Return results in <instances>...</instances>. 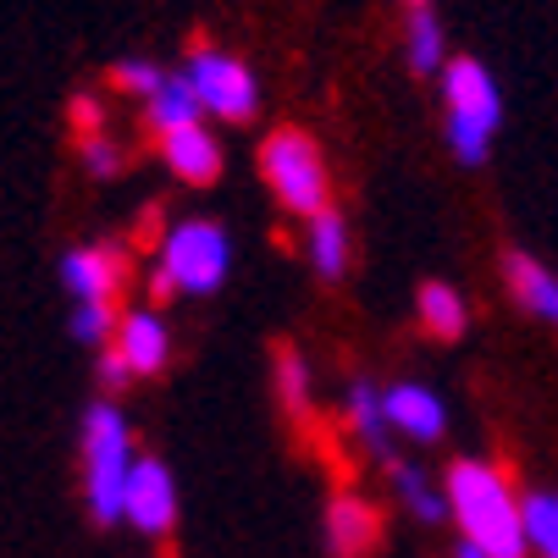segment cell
I'll return each mask as SVG.
<instances>
[{"mask_svg":"<svg viewBox=\"0 0 558 558\" xmlns=\"http://www.w3.org/2000/svg\"><path fill=\"white\" fill-rule=\"evenodd\" d=\"M392 487H398V498H404L421 520H442V514H448V493L437 498V493L426 487V475L410 470V464H398V459H392Z\"/></svg>","mask_w":558,"mask_h":558,"instance_id":"44dd1931","label":"cell"},{"mask_svg":"<svg viewBox=\"0 0 558 558\" xmlns=\"http://www.w3.org/2000/svg\"><path fill=\"white\" fill-rule=\"evenodd\" d=\"M381 410H387V426L392 432H404L415 442H437L442 437V421H448L442 398L432 387H421V381H398L392 392H381Z\"/></svg>","mask_w":558,"mask_h":558,"instance_id":"9c48e42d","label":"cell"},{"mask_svg":"<svg viewBox=\"0 0 558 558\" xmlns=\"http://www.w3.org/2000/svg\"><path fill=\"white\" fill-rule=\"evenodd\" d=\"M227 266H232V244L205 216L178 221L161 244V271L178 282V293H216L227 282Z\"/></svg>","mask_w":558,"mask_h":558,"instance_id":"5b68a950","label":"cell"},{"mask_svg":"<svg viewBox=\"0 0 558 558\" xmlns=\"http://www.w3.org/2000/svg\"><path fill=\"white\" fill-rule=\"evenodd\" d=\"M100 122H106V111H100V100H95V95H72V128H77V133L95 138V133H100Z\"/></svg>","mask_w":558,"mask_h":558,"instance_id":"cb8c5ba5","label":"cell"},{"mask_svg":"<svg viewBox=\"0 0 558 558\" xmlns=\"http://www.w3.org/2000/svg\"><path fill=\"white\" fill-rule=\"evenodd\" d=\"M111 77H117V89H128V95H144V100H149L155 89H161V77H167V72L155 66V61H144V56H122Z\"/></svg>","mask_w":558,"mask_h":558,"instance_id":"7402d4cb","label":"cell"},{"mask_svg":"<svg viewBox=\"0 0 558 558\" xmlns=\"http://www.w3.org/2000/svg\"><path fill=\"white\" fill-rule=\"evenodd\" d=\"M310 266L322 277H343V266H349V227H343L338 210H322L310 221Z\"/></svg>","mask_w":558,"mask_h":558,"instance_id":"9a60e30c","label":"cell"},{"mask_svg":"<svg viewBox=\"0 0 558 558\" xmlns=\"http://www.w3.org/2000/svg\"><path fill=\"white\" fill-rule=\"evenodd\" d=\"M260 178L271 183L277 205L293 216H322L327 210V161H322V144H315L304 128H277L260 144Z\"/></svg>","mask_w":558,"mask_h":558,"instance_id":"277c9868","label":"cell"},{"mask_svg":"<svg viewBox=\"0 0 558 558\" xmlns=\"http://www.w3.org/2000/svg\"><path fill=\"white\" fill-rule=\"evenodd\" d=\"M448 509H453L464 542H475L487 558H525L531 553L525 498H514L504 470H493L482 459H459L448 470Z\"/></svg>","mask_w":558,"mask_h":558,"instance_id":"6da1fadb","label":"cell"},{"mask_svg":"<svg viewBox=\"0 0 558 558\" xmlns=\"http://www.w3.org/2000/svg\"><path fill=\"white\" fill-rule=\"evenodd\" d=\"M111 343H117V354L133 365V376H161L167 360H172V338H167V327H161V315H155V310L122 315V327H117Z\"/></svg>","mask_w":558,"mask_h":558,"instance_id":"8fae6325","label":"cell"},{"mask_svg":"<svg viewBox=\"0 0 558 558\" xmlns=\"http://www.w3.org/2000/svg\"><path fill=\"white\" fill-rule=\"evenodd\" d=\"M122 520H133L144 536H172V525H178V487H172V475H167L161 459H133Z\"/></svg>","mask_w":558,"mask_h":558,"instance_id":"52a82bcc","label":"cell"},{"mask_svg":"<svg viewBox=\"0 0 558 558\" xmlns=\"http://www.w3.org/2000/svg\"><path fill=\"white\" fill-rule=\"evenodd\" d=\"M442 95H448V149L459 155L464 167H482V161H487V144H493V133H498V117H504L498 84L487 77L482 61L459 56V61L448 66Z\"/></svg>","mask_w":558,"mask_h":558,"instance_id":"3957f363","label":"cell"},{"mask_svg":"<svg viewBox=\"0 0 558 558\" xmlns=\"http://www.w3.org/2000/svg\"><path fill=\"white\" fill-rule=\"evenodd\" d=\"M117 327H122V322H117L111 304H77V310H72V338H84V343H106Z\"/></svg>","mask_w":558,"mask_h":558,"instance_id":"603a6c76","label":"cell"},{"mask_svg":"<svg viewBox=\"0 0 558 558\" xmlns=\"http://www.w3.org/2000/svg\"><path fill=\"white\" fill-rule=\"evenodd\" d=\"M128 475H133V448L117 404H95L84 415V493L95 525H117L128 509Z\"/></svg>","mask_w":558,"mask_h":558,"instance_id":"7a4b0ae2","label":"cell"},{"mask_svg":"<svg viewBox=\"0 0 558 558\" xmlns=\"http://www.w3.org/2000/svg\"><path fill=\"white\" fill-rule=\"evenodd\" d=\"M277 398H282V410L299 426H310V365H304V354L293 343L277 349Z\"/></svg>","mask_w":558,"mask_h":558,"instance_id":"e0dca14e","label":"cell"},{"mask_svg":"<svg viewBox=\"0 0 558 558\" xmlns=\"http://www.w3.org/2000/svg\"><path fill=\"white\" fill-rule=\"evenodd\" d=\"M376 542H381V514L365 498L338 493L332 509H327V547H332V558H365V553H376Z\"/></svg>","mask_w":558,"mask_h":558,"instance_id":"30bf717a","label":"cell"},{"mask_svg":"<svg viewBox=\"0 0 558 558\" xmlns=\"http://www.w3.org/2000/svg\"><path fill=\"white\" fill-rule=\"evenodd\" d=\"M421 327L442 343H453L464 332V299L448 288V282H426L421 288Z\"/></svg>","mask_w":558,"mask_h":558,"instance_id":"2e32d148","label":"cell"},{"mask_svg":"<svg viewBox=\"0 0 558 558\" xmlns=\"http://www.w3.org/2000/svg\"><path fill=\"white\" fill-rule=\"evenodd\" d=\"M410 7H426V0H410Z\"/></svg>","mask_w":558,"mask_h":558,"instance_id":"83f0119b","label":"cell"},{"mask_svg":"<svg viewBox=\"0 0 558 558\" xmlns=\"http://www.w3.org/2000/svg\"><path fill=\"white\" fill-rule=\"evenodd\" d=\"M525 531H531V547L542 558H558V493H531L525 498Z\"/></svg>","mask_w":558,"mask_h":558,"instance_id":"ffe728a7","label":"cell"},{"mask_svg":"<svg viewBox=\"0 0 558 558\" xmlns=\"http://www.w3.org/2000/svg\"><path fill=\"white\" fill-rule=\"evenodd\" d=\"M161 161H167L189 189H205V183H216V178H221V149H216V138H210L199 122L161 133Z\"/></svg>","mask_w":558,"mask_h":558,"instance_id":"7c38bea8","label":"cell"},{"mask_svg":"<svg viewBox=\"0 0 558 558\" xmlns=\"http://www.w3.org/2000/svg\"><path fill=\"white\" fill-rule=\"evenodd\" d=\"M453 558H487V553H482V547H475V542H464V547H459Z\"/></svg>","mask_w":558,"mask_h":558,"instance_id":"4316f807","label":"cell"},{"mask_svg":"<svg viewBox=\"0 0 558 558\" xmlns=\"http://www.w3.org/2000/svg\"><path fill=\"white\" fill-rule=\"evenodd\" d=\"M509 288L531 315H542V322L558 327V277L547 266H536L531 255H509Z\"/></svg>","mask_w":558,"mask_h":558,"instance_id":"5bb4252c","label":"cell"},{"mask_svg":"<svg viewBox=\"0 0 558 558\" xmlns=\"http://www.w3.org/2000/svg\"><path fill=\"white\" fill-rule=\"evenodd\" d=\"M100 376H106V387H128V376H133V365L117 354V343L106 349V360H100Z\"/></svg>","mask_w":558,"mask_h":558,"instance_id":"484cf974","label":"cell"},{"mask_svg":"<svg viewBox=\"0 0 558 558\" xmlns=\"http://www.w3.org/2000/svg\"><path fill=\"white\" fill-rule=\"evenodd\" d=\"M404 56H410L415 72H437V66H442V28H437V17H432L426 7H415V17H410Z\"/></svg>","mask_w":558,"mask_h":558,"instance_id":"d6986e66","label":"cell"},{"mask_svg":"<svg viewBox=\"0 0 558 558\" xmlns=\"http://www.w3.org/2000/svg\"><path fill=\"white\" fill-rule=\"evenodd\" d=\"M349 426L371 442V453H381L392 464V453H387V410H381V398L371 387H354L349 392Z\"/></svg>","mask_w":558,"mask_h":558,"instance_id":"ac0fdd59","label":"cell"},{"mask_svg":"<svg viewBox=\"0 0 558 558\" xmlns=\"http://www.w3.org/2000/svg\"><path fill=\"white\" fill-rule=\"evenodd\" d=\"M84 167H89V172H100V178H106V172H117V149H111L100 133H95V138H84Z\"/></svg>","mask_w":558,"mask_h":558,"instance_id":"d4e9b609","label":"cell"},{"mask_svg":"<svg viewBox=\"0 0 558 558\" xmlns=\"http://www.w3.org/2000/svg\"><path fill=\"white\" fill-rule=\"evenodd\" d=\"M189 77H194V89H199V106L210 117H227V122H250L255 106H260V89H255V72L227 56V50H210L199 45L189 56Z\"/></svg>","mask_w":558,"mask_h":558,"instance_id":"8992f818","label":"cell"},{"mask_svg":"<svg viewBox=\"0 0 558 558\" xmlns=\"http://www.w3.org/2000/svg\"><path fill=\"white\" fill-rule=\"evenodd\" d=\"M122 277H128V255L100 244V250H72L61 260V282L77 304H111L122 293Z\"/></svg>","mask_w":558,"mask_h":558,"instance_id":"ba28073f","label":"cell"},{"mask_svg":"<svg viewBox=\"0 0 558 558\" xmlns=\"http://www.w3.org/2000/svg\"><path fill=\"white\" fill-rule=\"evenodd\" d=\"M199 89H194V77L189 72H167L161 77V89L149 95V106H144V117H149V128L155 133H172V128H189V122H199Z\"/></svg>","mask_w":558,"mask_h":558,"instance_id":"4fadbf2b","label":"cell"}]
</instances>
